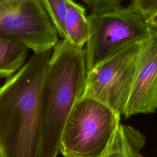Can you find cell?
Returning <instances> with one entry per match:
<instances>
[{
	"mask_svg": "<svg viewBox=\"0 0 157 157\" xmlns=\"http://www.w3.org/2000/svg\"><path fill=\"white\" fill-rule=\"evenodd\" d=\"M52 50L34 53L0 87V157H39L40 92Z\"/></svg>",
	"mask_w": 157,
	"mask_h": 157,
	"instance_id": "6da1fadb",
	"label": "cell"
},
{
	"mask_svg": "<svg viewBox=\"0 0 157 157\" xmlns=\"http://www.w3.org/2000/svg\"><path fill=\"white\" fill-rule=\"evenodd\" d=\"M88 71L85 50L67 40L53 48L40 92L39 157H58L65 123L83 96Z\"/></svg>",
	"mask_w": 157,
	"mask_h": 157,
	"instance_id": "7a4b0ae2",
	"label": "cell"
},
{
	"mask_svg": "<svg viewBox=\"0 0 157 157\" xmlns=\"http://www.w3.org/2000/svg\"><path fill=\"white\" fill-rule=\"evenodd\" d=\"M120 115L94 98L83 96L64 126L59 146L63 157H99L109 145Z\"/></svg>",
	"mask_w": 157,
	"mask_h": 157,
	"instance_id": "3957f363",
	"label": "cell"
},
{
	"mask_svg": "<svg viewBox=\"0 0 157 157\" xmlns=\"http://www.w3.org/2000/svg\"><path fill=\"white\" fill-rule=\"evenodd\" d=\"M85 56L88 72L128 45L151 35L145 18L129 6L88 15Z\"/></svg>",
	"mask_w": 157,
	"mask_h": 157,
	"instance_id": "277c9868",
	"label": "cell"
},
{
	"mask_svg": "<svg viewBox=\"0 0 157 157\" xmlns=\"http://www.w3.org/2000/svg\"><path fill=\"white\" fill-rule=\"evenodd\" d=\"M144 40L128 45L88 71L83 96L99 100L121 115L131 93Z\"/></svg>",
	"mask_w": 157,
	"mask_h": 157,
	"instance_id": "5b68a950",
	"label": "cell"
},
{
	"mask_svg": "<svg viewBox=\"0 0 157 157\" xmlns=\"http://www.w3.org/2000/svg\"><path fill=\"white\" fill-rule=\"evenodd\" d=\"M0 33L23 42L34 53L53 49L59 40L42 0L0 2Z\"/></svg>",
	"mask_w": 157,
	"mask_h": 157,
	"instance_id": "8992f818",
	"label": "cell"
},
{
	"mask_svg": "<svg viewBox=\"0 0 157 157\" xmlns=\"http://www.w3.org/2000/svg\"><path fill=\"white\" fill-rule=\"evenodd\" d=\"M157 109V34L151 33L140 49L131 93L122 115L125 118Z\"/></svg>",
	"mask_w": 157,
	"mask_h": 157,
	"instance_id": "52a82bcc",
	"label": "cell"
},
{
	"mask_svg": "<svg viewBox=\"0 0 157 157\" xmlns=\"http://www.w3.org/2000/svg\"><path fill=\"white\" fill-rule=\"evenodd\" d=\"M145 138L138 130L120 123L104 153L99 157H144Z\"/></svg>",
	"mask_w": 157,
	"mask_h": 157,
	"instance_id": "ba28073f",
	"label": "cell"
},
{
	"mask_svg": "<svg viewBox=\"0 0 157 157\" xmlns=\"http://www.w3.org/2000/svg\"><path fill=\"white\" fill-rule=\"evenodd\" d=\"M29 50L23 42L0 33V78H8L18 72Z\"/></svg>",
	"mask_w": 157,
	"mask_h": 157,
	"instance_id": "9c48e42d",
	"label": "cell"
},
{
	"mask_svg": "<svg viewBox=\"0 0 157 157\" xmlns=\"http://www.w3.org/2000/svg\"><path fill=\"white\" fill-rule=\"evenodd\" d=\"M89 30V21L85 7L71 0L64 22L63 39L75 46L83 47L88 38Z\"/></svg>",
	"mask_w": 157,
	"mask_h": 157,
	"instance_id": "30bf717a",
	"label": "cell"
},
{
	"mask_svg": "<svg viewBox=\"0 0 157 157\" xmlns=\"http://www.w3.org/2000/svg\"><path fill=\"white\" fill-rule=\"evenodd\" d=\"M71 0H42L58 34L63 39L64 22Z\"/></svg>",
	"mask_w": 157,
	"mask_h": 157,
	"instance_id": "8fae6325",
	"label": "cell"
},
{
	"mask_svg": "<svg viewBox=\"0 0 157 157\" xmlns=\"http://www.w3.org/2000/svg\"><path fill=\"white\" fill-rule=\"evenodd\" d=\"M90 9L91 13H102L121 6L124 0H81Z\"/></svg>",
	"mask_w": 157,
	"mask_h": 157,
	"instance_id": "7c38bea8",
	"label": "cell"
},
{
	"mask_svg": "<svg viewBox=\"0 0 157 157\" xmlns=\"http://www.w3.org/2000/svg\"><path fill=\"white\" fill-rule=\"evenodd\" d=\"M129 7L145 18L157 10V0H131Z\"/></svg>",
	"mask_w": 157,
	"mask_h": 157,
	"instance_id": "4fadbf2b",
	"label": "cell"
},
{
	"mask_svg": "<svg viewBox=\"0 0 157 157\" xmlns=\"http://www.w3.org/2000/svg\"><path fill=\"white\" fill-rule=\"evenodd\" d=\"M145 21L151 33L157 34V10L145 17Z\"/></svg>",
	"mask_w": 157,
	"mask_h": 157,
	"instance_id": "5bb4252c",
	"label": "cell"
},
{
	"mask_svg": "<svg viewBox=\"0 0 157 157\" xmlns=\"http://www.w3.org/2000/svg\"><path fill=\"white\" fill-rule=\"evenodd\" d=\"M7 1V0H0V2H4V1Z\"/></svg>",
	"mask_w": 157,
	"mask_h": 157,
	"instance_id": "9a60e30c",
	"label": "cell"
}]
</instances>
